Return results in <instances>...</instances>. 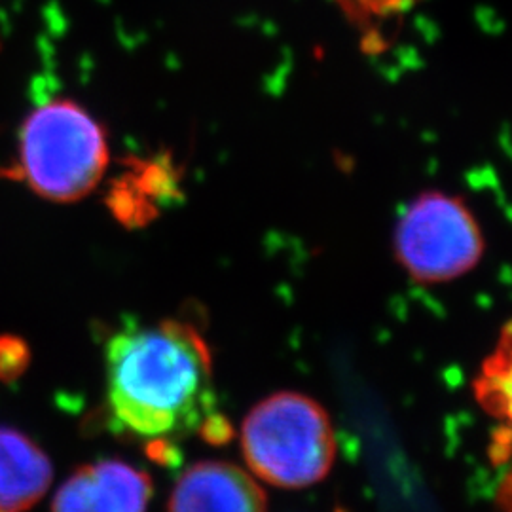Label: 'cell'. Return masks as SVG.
<instances>
[{
    "label": "cell",
    "mask_w": 512,
    "mask_h": 512,
    "mask_svg": "<svg viewBox=\"0 0 512 512\" xmlns=\"http://www.w3.org/2000/svg\"><path fill=\"white\" fill-rule=\"evenodd\" d=\"M105 365L112 418L135 437H186L215 414L211 353L190 325H128L110 338Z\"/></svg>",
    "instance_id": "6da1fadb"
},
{
    "label": "cell",
    "mask_w": 512,
    "mask_h": 512,
    "mask_svg": "<svg viewBox=\"0 0 512 512\" xmlns=\"http://www.w3.org/2000/svg\"><path fill=\"white\" fill-rule=\"evenodd\" d=\"M110 164L107 133L71 99L33 110L19 137V179L40 198L73 203L88 198Z\"/></svg>",
    "instance_id": "7a4b0ae2"
},
{
    "label": "cell",
    "mask_w": 512,
    "mask_h": 512,
    "mask_svg": "<svg viewBox=\"0 0 512 512\" xmlns=\"http://www.w3.org/2000/svg\"><path fill=\"white\" fill-rule=\"evenodd\" d=\"M241 446L256 476L277 488H306L329 475L336 439L329 414L310 397L283 391L243 421Z\"/></svg>",
    "instance_id": "3957f363"
},
{
    "label": "cell",
    "mask_w": 512,
    "mask_h": 512,
    "mask_svg": "<svg viewBox=\"0 0 512 512\" xmlns=\"http://www.w3.org/2000/svg\"><path fill=\"white\" fill-rule=\"evenodd\" d=\"M393 245L401 266L420 283H444L469 274L486 249L467 203L440 190L423 192L404 209Z\"/></svg>",
    "instance_id": "277c9868"
},
{
    "label": "cell",
    "mask_w": 512,
    "mask_h": 512,
    "mask_svg": "<svg viewBox=\"0 0 512 512\" xmlns=\"http://www.w3.org/2000/svg\"><path fill=\"white\" fill-rule=\"evenodd\" d=\"M473 393L492 421L488 459L494 469L495 505L512 512V321L503 327L494 351L480 365Z\"/></svg>",
    "instance_id": "5b68a950"
},
{
    "label": "cell",
    "mask_w": 512,
    "mask_h": 512,
    "mask_svg": "<svg viewBox=\"0 0 512 512\" xmlns=\"http://www.w3.org/2000/svg\"><path fill=\"white\" fill-rule=\"evenodd\" d=\"M152 484L124 461H97L76 469L55 494L52 512H147Z\"/></svg>",
    "instance_id": "8992f818"
},
{
    "label": "cell",
    "mask_w": 512,
    "mask_h": 512,
    "mask_svg": "<svg viewBox=\"0 0 512 512\" xmlns=\"http://www.w3.org/2000/svg\"><path fill=\"white\" fill-rule=\"evenodd\" d=\"M262 488L226 461H202L184 471L173 488L169 512H266Z\"/></svg>",
    "instance_id": "52a82bcc"
},
{
    "label": "cell",
    "mask_w": 512,
    "mask_h": 512,
    "mask_svg": "<svg viewBox=\"0 0 512 512\" xmlns=\"http://www.w3.org/2000/svg\"><path fill=\"white\" fill-rule=\"evenodd\" d=\"M52 463L27 435L0 427V512L29 511L52 484Z\"/></svg>",
    "instance_id": "ba28073f"
},
{
    "label": "cell",
    "mask_w": 512,
    "mask_h": 512,
    "mask_svg": "<svg viewBox=\"0 0 512 512\" xmlns=\"http://www.w3.org/2000/svg\"><path fill=\"white\" fill-rule=\"evenodd\" d=\"M31 361V351L18 336H0V380L14 382Z\"/></svg>",
    "instance_id": "9c48e42d"
},
{
    "label": "cell",
    "mask_w": 512,
    "mask_h": 512,
    "mask_svg": "<svg viewBox=\"0 0 512 512\" xmlns=\"http://www.w3.org/2000/svg\"><path fill=\"white\" fill-rule=\"evenodd\" d=\"M200 433H203V439L209 440V442H213V444H222V442L232 439V427H230V423H228L226 418L217 416V414H213V416H209V418L205 420L202 429H200Z\"/></svg>",
    "instance_id": "30bf717a"
}]
</instances>
